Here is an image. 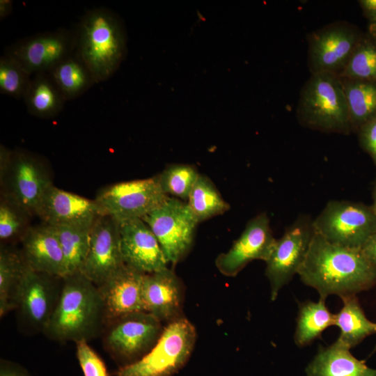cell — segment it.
I'll use <instances>...</instances> for the list:
<instances>
[{
  "mask_svg": "<svg viewBox=\"0 0 376 376\" xmlns=\"http://www.w3.org/2000/svg\"><path fill=\"white\" fill-rule=\"evenodd\" d=\"M297 274L324 300L332 295H357L376 285V268L360 249L332 244L315 232Z\"/></svg>",
  "mask_w": 376,
  "mask_h": 376,
  "instance_id": "obj_1",
  "label": "cell"
},
{
  "mask_svg": "<svg viewBox=\"0 0 376 376\" xmlns=\"http://www.w3.org/2000/svg\"><path fill=\"white\" fill-rule=\"evenodd\" d=\"M105 323L97 286L78 271L63 278L61 295L43 333L58 342H88Z\"/></svg>",
  "mask_w": 376,
  "mask_h": 376,
  "instance_id": "obj_2",
  "label": "cell"
},
{
  "mask_svg": "<svg viewBox=\"0 0 376 376\" xmlns=\"http://www.w3.org/2000/svg\"><path fill=\"white\" fill-rule=\"evenodd\" d=\"M74 54L84 63L95 84L109 79L127 54V36L123 21L113 10L99 7L88 10L73 30Z\"/></svg>",
  "mask_w": 376,
  "mask_h": 376,
  "instance_id": "obj_3",
  "label": "cell"
},
{
  "mask_svg": "<svg viewBox=\"0 0 376 376\" xmlns=\"http://www.w3.org/2000/svg\"><path fill=\"white\" fill-rule=\"evenodd\" d=\"M299 123L327 133H351L348 107L341 79L329 72L312 73L301 88L297 108Z\"/></svg>",
  "mask_w": 376,
  "mask_h": 376,
  "instance_id": "obj_4",
  "label": "cell"
},
{
  "mask_svg": "<svg viewBox=\"0 0 376 376\" xmlns=\"http://www.w3.org/2000/svg\"><path fill=\"white\" fill-rule=\"evenodd\" d=\"M196 339L194 326L181 317L164 328L153 347L135 363L120 367L116 376H172L187 362Z\"/></svg>",
  "mask_w": 376,
  "mask_h": 376,
  "instance_id": "obj_5",
  "label": "cell"
},
{
  "mask_svg": "<svg viewBox=\"0 0 376 376\" xmlns=\"http://www.w3.org/2000/svg\"><path fill=\"white\" fill-rule=\"evenodd\" d=\"M315 232L328 242L361 249L376 231V214L371 205L349 201H329L313 219Z\"/></svg>",
  "mask_w": 376,
  "mask_h": 376,
  "instance_id": "obj_6",
  "label": "cell"
},
{
  "mask_svg": "<svg viewBox=\"0 0 376 376\" xmlns=\"http://www.w3.org/2000/svg\"><path fill=\"white\" fill-rule=\"evenodd\" d=\"M163 329L161 321L150 313H130L106 323L104 347L120 367L126 366L145 356Z\"/></svg>",
  "mask_w": 376,
  "mask_h": 376,
  "instance_id": "obj_7",
  "label": "cell"
},
{
  "mask_svg": "<svg viewBox=\"0 0 376 376\" xmlns=\"http://www.w3.org/2000/svg\"><path fill=\"white\" fill-rule=\"evenodd\" d=\"M169 197L162 191L155 175L109 185L101 189L94 200L102 215L109 216L120 224L142 219Z\"/></svg>",
  "mask_w": 376,
  "mask_h": 376,
  "instance_id": "obj_8",
  "label": "cell"
},
{
  "mask_svg": "<svg viewBox=\"0 0 376 376\" xmlns=\"http://www.w3.org/2000/svg\"><path fill=\"white\" fill-rule=\"evenodd\" d=\"M314 234L313 219L308 215H301L276 240L265 262V275L270 285L272 301L276 299L281 289L298 274Z\"/></svg>",
  "mask_w": 376,
  "mask_h": 376,
  "instance_id": "obj_9",
  "label": "cell"
},
{
  "mask_svg": "<svg viewBox=\"0 0 376 376\" xmlns=\"http://www.w3.org/2000/svg\"><path fill=\"white\" fill-rule=\"evenodd\" d=\"M0 182L3 196L30 216L36 215L45 194L53 185L43 160L22 149L13 150L8 168Z\"/></svg>",
  "mask_w": 376,
  "mask_h": 376,
  "instance_id": "obj_10",
  "label": "cell"
},
{
  "mask_svg": "<svg viewBox=\"0 0 376 376\" xmlns=\"http://www.w3.org/2000/svg\"><path fill=\"white\" fill-rule=\"evenodd\" d=\"M141 219L157 237L168 263L176 264L190 250L198 222L187 203L169 197Z\"/></svg>",
  "mask_w": 376,
  "mask_h": 376,
  "instance_id": "obj_11",
  "label": "cell"
},
{
  "mask_svg": "<svg viewBox=\"0 0 376 376\" xmlns=\"http://www.w3.org/2000/svg\"><path fill=\"white\" fill-rule=\"evenodd\" d=\"M62 285V277L38 272L26 265L15 309L25 330L44 331L58 303Z\"/></svg>",
  "mask_w": 376,
  "mask_h": 376,
  "instance_id": "obj_12",
  "label": "cell"
},
{
  "mask_svg": "<svg viewBox=\"0 0 376 376\" xmlns=\"http://www.w3.org/2000/svg\"><path fill=\"white\" fill-rule=\"evenodd\" d=\"M363 35L353 25L337 22L313 32L308 37V65L312 73L338 75Z\"/></svg>",
  "mask_w": 376,
  "mask_h": 376,
  "instance_id": "obj_13",
  "label": "cell"
},
{
  "mask_svg": "<svg viewBox=\"0 0 376 376\" xmlns=\"http://www.w3.org/2000/svg\"><path fill=\"white\" fill-rule=\"evenodd\" d=\"M75 49L73 31L58 29L22 38L6 49L30 75L48 72Z\"/></svg>",
  "mask_w": 376,
  "mask_h": 376,
  "instance_id": "obj_14",
  "label": "cell"
},
{
  "mask_svg": "<svg viewBox=\"0 0 376 376\" xmlns=\"http://www.w3.org/2000/svg\"><path fill=\"white\" fill-rule=\"evenodd\" d=\"M125 265L120 224L109 216L101 215L91 228L88 252L79 272L98 286Z\"/></svg>",
  "mask_w": 376,
  "mask_h": 376,
  "instance_id": "obj_15",
  "label": "cell"
},
{
  "mask_svg": "<svg viewBox=\"0 0 376 376\" xmlns=\"http://www.w3.org/2000/svg\"><path fill=\"white\" fill-rule=\"evenodd\" d=\"M276 240L268 215L262 212L248 221L240 236L227 252L217 257L215 265L223 275L235 276L254 260L266 262Z\"/></svg>",
  "mask_w": 376,
  "mask_h": 376,
  "instance_id": "obj_16",
  "label": "cell"
},
{
  "mask_svg": "<svg viewBox=\"0 0 376 376\" xmlns=\"http://www.w3.org/2000/svg\"><path fill=\"white\" fill-rule=\"evenodd\" d=\"M36 215L50 226H71L91 228L101 216L99 205L72 192L52 185L45 194Z\"/></svg>",
  "mask_w": 376,
  "mask_h": 376,
  "instance_id": "obj_17",
  "label": "cell"
},
{
  "mask_svg": "<svg viewBox=\"0 0 376 376\" xmlns=\"http://www.w3.org/2000/svg\"><path fill=\"white\" fill-rule=\"evenodd\" d=\"M119 224L121 251L125 265L145 274L167 267L168 260L157 237L141 219Z\"/></svg>",
  "mask_w": 376,
  "mask_h": 376,
  "instance_id": "obj_18",
  "label": "cell"
},
{
  "mask_svg": "<svg viewBox=\"0 0 376 376\" xmlns=\"http://www.w3.org/2000/svg\"><path fill=\"white\" fill-rule=\"evenodd\" d=\"M145 274L125 265L97 286L104 307L106 323L124 315L143 311L142 290Z\"/></svg>",
  "mask_w": 376,
  "mask_h": 376,
  "instance_id": "obj_19",
  "label": "cell"
},
{
  "mask_svg": "<svg viewBox=\"0 0 376 376\" xmlns=\"http://www.w3.org/2000/svg\"><path fill=\"white\" fill-rule=\"evenodd\" d=\"M182 283L168 267L146 274L143 283V311L162 321L172 322L181 318Z\"/></svg>",
  "mask_w": 376,
  "mask_h": 376,
  "instance_id": "obj_20",
  "label": "cell"
},
{
  "mask_svg": "<svg viewBox=\"0 0 376 376\" xmlns=\"http://www.w3.org/2000/svg\"><path fill=\"white\" fill-rule=\"evenodd\" d=\"M22 253L32 269L63 278L65 259L54 228L48 224L30 227L22 240Z\"/></svg>",
  "mask_w": 376,
  "mask_h": 376,
  "instance_id": "obj_21",
  "label": "cell"
},
{
  "mask_svg": "<svg viewBox=\"0 0 376 376\" xmlns=\"http://www.w3.org/2000/svg\"><path fill=\"white\" fill-rule=\"evenodd\" d=\"M349 348L336 340L328 347H320L306 368L307 376H376V369L355 358Z\"/></svg>",
  "mask_w": 376,
  "mask_h": 376,
  "instance_id": "obj_22",
  "label": "cell"
},
{
  "mask_svg": "<svg viewBox=\"0 0 376 376\" xmlns=\"http://www.w3.org/2000/svg\"><path fill=\"white\" fill-rule=\"evenodd\" d=\"M343 306L335 314V326L340 329L337 340L351 349L366 337L376 333V323L369 320L362 309L356 295L340 297Z\"/></svg>",
  "mask_w": 376,
  "mask_h": 376,
  "instance_id": "obj_23",
  "label": "cell"
},
{
  "mask_svg": "<svg viewBox=\"0 0 376 376\" xmlns=\"http://www.w3.org/2000/svg\"><path fill=\"white\" fill-rule=\"evenodd\" d=\"M23 99L29 113L40 118L55 117L65 102L47 72L34 75Z\"/></svg>",
  "mask_w": 376,
  "mask_h": 376,
  "instance_id": "obj_24",
  "label": "cell"
},
{
  "mask_svg": "<svg viewBox=\"0 0 376 376\" xmlns=\"http://www.w3.org/2000/svg\"><path fill=\"white\" fill-rule=\"evenodd\" d=\"M21 251L7 244L0 247V316L15 309L20 281L26 267Z\"/></svg>",
  "mask_w": 376,
  "mask_h": 376,
  "instance_id": "obj_25",
  "label": "cell"
},
{
  "mask_svg": "<svg viewBox=\"0 0 376 376\" xmlns=\"http://www.w3.org/2000/svg\"><path fill=\"white\" fill-rule=\"evenodd\" d=\"M335 324V314L330 312L325 300L305 301L299 304L294 341L299 347L311 344L321 338L322 332Z\"/></svg>",
  "mask_w": 376,
  "mask_h": 376,
  "instance_id": "obj_26",
  "label": "cell"
},
{
  "mask_svg": "<svg viewBox=\"0 0 376 376\" xmlns=\"http://www.w3.org/2000/svg\"><path fill=\"white\" fill-rule=\"evenodd\" d=\"M47 73L65 101L79 97L95 84L87 67L74 53Z\"/></svg>",
  "mask_w": 376,
  "mask_h": 376,
  "instance_id": "obj_27",
  "label": "cell"
},
{
  "mask_svg": "<svg viewBox=\"0 0 376 376\" xmlns=\"http://www.w3.org/2000/svg\"><path fill=\"white\" fill-rule=\"evenodd\" d=\"M340 79L352 131L357 132L362 125L376 118V81Z\"/></svg>",
  "mask_w": 376,
  "mask_h": 376,
  "instance_id": "obj_28",
  "label": "cell"
},
{
  "mask_svg": "<svg viewBox=\"0 0 376 376\" xmlns=\"http://www.w3.org/2000/svg\"><path fill=\"white\" fill-rule=\"evenodd\" d=\"M187 204L198 223L222 214L230 208L229 204L222 198L212 182L201 174L188 197Z\"/></svg>",
  "mask_w": 376,
  "mask_h": 376,
  "instance_id": "obj_29",
  "label": "cell"
},
{
  "mask_svg": "<svg viewBox=\"0 0 376 376\" xmlns=\"http://www.w3.org/2000/svg\"><path fill=\"white\" fill-rule=\"evenodd\" d=\"M65 259L67 275L80 270L88 252L91 228L52 226Z\"/></svg>",
  "mask_w": 376,
  "mask_h": 376,
  "instance_id": "obj_30",
  "label": "cell"
},
{
  "mask_svg": "<svg viewBox=\"0 0 376 376\" xmlns=\"http://www.w3.org/2000/svg\"><path fill=\"white\" fill-rule=\"evenodd\" d=\"M338 76L343 79L376 81V40L363 36Z\"/></svg>",
  "mask_w": 376,
  "mask_h": 376,
  "instance_id": "obj_31",
  "label": "cell"
},
{
  "mask_svg": "<svg viewBox=\"0 0 376 376\" xmlns=\"http://www.w3.org/2000/svg\"><path fill=\"white\" fill-rule=\"evenodd\" d=\"M199 175L194 166L172 164L168 166L157 178L164 194L187 201Z\"/></svg>",
  "mask_w": 376,
  "mask_h": 376,
  "instance_id": "obj_32",
  "label": "cell"
},
{
  "mask_svg": "<svg viewBox=\"0 0 376 376\" xmlns=\"http://www.w3.org/2000/svg\"><path fill=\"white\" fill-rule=\"evenodd\" d=\"M30 215L14 202L3 196L0 201V240L1 244L22 240L27 230Z\"/></svg>",
  "mask_w": 376,
  "mask_h": 376,
  "instance_id": "obj_33",
  "label": "cell"
},
{
  "mask_svg": "<svg viewBox=\"0 0 376 376\" xmlns=\"http://www.w3.org/2000/svg\"><path fill=\"white\" fill-rule=\"evenodd\" d=\"M31 75L15 59L0 57V93L15 99L23 98L31 82Z\"/></svg>",
  "mask_w": 376,
  "mask_h": 376,
  "instance_id": "obj_34",
  "label": "cell"
},
{
  "mask_svg": "<svg viewBox=\"0 0 376 376\" xmlns=\"http://www.w3.org/2000/svg\"><path fill=\"white\" fill-rule=\"evenodd\" d=\"M76 355L84 376H109L104 361L88 342L75 343Z\"/></svg>",
  "mask_w": 376,
  "mask_h": 376,
  "instance_id": "obj_35",
  "label": "cell"
},
{
  "mask_svg": "<svg viewBox=\"0 0 376 376\" xmlns=\"http://www.w3.org/2000/svg\"><path fill=\"white\" fill-rule=\"evenodd\" d=\"M357 133L361 148L370 155L376 166V118L362 125Z\"/></svg>",
  "mask_w": 376,
  "mask_h": 376,
  "instance_id": "obj_36",
  "label": "cell"
},
{
  "mask_svg": "<svg viewBox=\"0 0 376 376\" xmlns=\"http://www.w3.org/2000/svg\"><path fill=\"white\" fill-rule=\"evenodd\" d=\"M0 376H31V375L18 363L1 359L0 362Z\"/></svg>",
  "mask_w": 376,
  "mask_h": 376,
  "instance_id": "obj_37",
  "label": "cell"
},
{
  "mask_svg": "<svg viewBox=\"0 0 376 376\" xmlns=\"http://www.w3.org/2000/svg\"><path fill=\"white\" fill-rule=\"evenodd\" d=\"M360 250L368 261L376 268V231L368 238Z\"/></svg>",
  "mask_w": 376,
  "mask_h": 376,
  "instance_id": "obj_38",
  "label": "cell"
},
{
  "mask_svg": "<svg viewBox=\"0 0 376 376\" xmlns=\"http://www.w3.org/2000/svg\"><path fill=\"white\" fill-rule=\"evenodd\" d=\"M359 5L370 23L376 22V0H360Z\"/></svg>",
  "mask_w": 376,
  "mask_h": 376,
  "instance_id": "obj_39",
  "label": "cell"
},
{
  "mask_svg": "<svg viewBox=\"0 0 376 376\" xmlns=\"http://www.w3.org/2000/svg\"><path fill=\"white\" fill-rule=\"evenodd\" d=\"M13 150L0 145V180L2 179L10 162Z\"/></svg>",
  "mask_w": 376,
  "mask_h": 376,
  "instance_id": "obj_40",
  "label": "cell"
},
{
  "mask_svg": "<svg viewBox=\"0 0 376 376\" xmlns=\"http://www.w3.org/2000/svg\"><path fill=\"white\" fill-rule=\"evenodd\" d=\"M13 8V1L11 0L0 1V19L2 20L10 15Z\"/></svg>",
  "mask_w": 376,
  "mask_h": 376,
  "instance_id": "obj_41",
  "label": "cell"
},
{
  "mask_svg": "<svg viewBox=\"0 0 376 376\" xmlns=\"http://www.w3.org/2000/svg\"><path fill=\"white\" fill-rule=\"evenodd\" d=\"M369 33H370V36L376 40V22L370 23Z\"/></svg>",
  "mask_w": 376,
  "mask_h": 376,
  "instance_id": "obj_42",
  "label": "cell"
},
{
  "mask_svg": "<svg viewBox=\"0 0 376 376\" xmlns=\"http://www.w3.org/2000/svg\"><path fill=\"white\" fill-rule=\"evenodd\" d=\"M376 214V180L373 191V204L370 205Z\"/></svg>",
  "mask_w": 376,
  "mask_h": 376,
  "instance_id": "obj_43",
  "label": "cell"
},
{
  "mask_svg": "<svg viewBox=\"0 0 376 376\" xmlns=\"http://www.w3.org/2000/svg\"><path fill=\"white\" fill-rule=\"evenodd\" d=\"M374 351H376V347H375V348L374 349Z\"/></svg>",
  "mask_w": 376,
  "mask_h": 376,
  "instance_id": "obj_44",
  "label": "cell"
}]
</instances>
